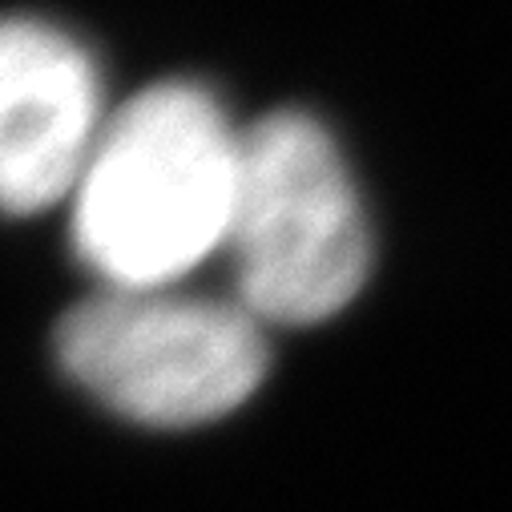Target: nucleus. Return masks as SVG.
Segmentation results:
<instances>
[{"label": "nucleus", "instance_id": "1", "mask_svg": "<svg viewBox=\"0 0 512 512\" xmlns=\"http://www.w3.org/2000/svg\"><path fill=\"white\" fill-rule=\"evenodd\" d=\"M242 130L214 93L162 81L105 125L73 190V246L113 291L174 287L222 254Z\"/></svg>", "mask_w": 512, "mask_h": 512}, {"label": "nucleus", "instance_id": "3", "mask_svg": "<svg viewBox=\"0 0 512 512\" xmlns=\"http://www.w3.org/2000/svg\"><path fill=\"white\" fill-rule=\"evenodd\" d=\"M57 359L117 416L190 428L246 404L271 351L263 323L238 299L105 287L61 319Z\"/></svg>", "mask_w": 512, "mask_h": 512}, {"label": "nucleus", "instance_id": "4", "mask_svg": "<svg viewBox=\"0 0 512 512\" xmlns=\"http://www.w3.org/2000/svg\"><path fill=\"white\" fill-rule=\"evenodd\" d=\"M101 125L93 57L45 21H0V210L73 198Z\"/></svg>", "mask_w": 512, "mask_h": 512}, {"label": "nucleus", "instance_id": "2", "mask_svg": "<svg viewBox=\"0 0 512 512\" xmlns=\"http://www.w3.org/2000/svg\"><path fill=\"white\" fill-rule=\"evenodd\" d=\"M222 254L234 299L263 327L323 323L359 295L371 234L347 162L315 117L279 109L242 130Z\"/></svg>", "mask_w": 512, "mask_h": 512}]
</instances>
